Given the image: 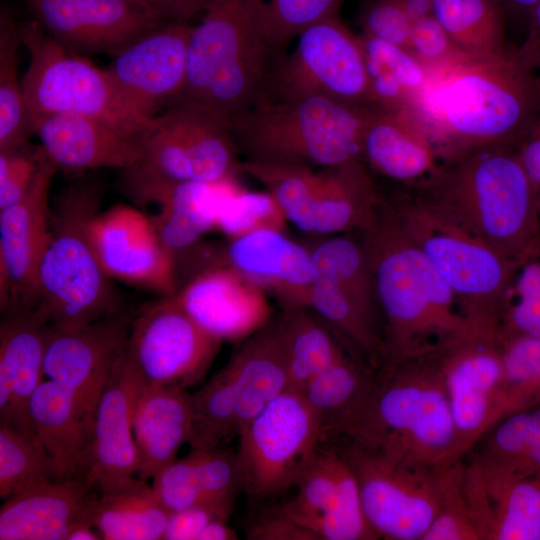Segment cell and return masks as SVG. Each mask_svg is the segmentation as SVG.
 <instances>
[{
    "label": "cell",
    "instance_id": "obj_55",
    "mask_svg": "<svg viewBox=\"0 0 540 540\" xmlns=\"http://www.w3.org/2000/svg\"><path fill=\"white\" fill-rule=\"evenodd\" d=\"M233 506L229 500H205L169 514L163 540H197L213 520H228Z\"/></svg>",
    "mask_w": 540,
    "mask_h": 540
},
{
    "label": "cell",
    "instance_id": "obj_36",
    "mask_svg": "<svg viewBox=\"0 0 540 540\" xmlns=\"http://www.w3.org/2000/svg\"><path fill=\"white\" fill-rule=\"evenodd\" d=\"M169 514L152 485L133 476L98 491L91 522L105 540H160Z\"/></svg>",
    "mask_w": 540,
    "mask_h": 540
},
{
    "label": "cell",
    "instance_id": "obj_22",
    "mask_svg": "<svg viewBox=\"0 0 540 540\" xmlns=\"http://www.w3.org/2000/svg\"><path fill=\"white\" fill-rule=\"evenodd\" d=\"M296 487L281 511L319 540L378 539L365 517L355 473L339 451H319Z\"/></svg>",
    "mask_w": 540,
    "mask_h": 540
},
{
    "label": "cell",
    "instance_id": "obj_10",
    "mask_svg": "<svg viewBox=\"0 0 540 540\" xmlns=\"http://www.w3.org/2000/svg\"><path fill=\"white\" fill-rule=\"evenodd\" d=\"M30 63L22 87L31 119L56 113L106 118L144 130L123 105L106 69L53 39L36 20L19 24Z\"/></svg>",
    "mask_w": 540,
    "mask_h": 540
},
{
    "label": "cell",
    "instance_id": "obj_9",
    "mask_svg": "<svg viewBox=\"0 0 540 540\" xmlns=\"http://www.w3.org/2000/svg\"><path fill=\"white\" fill-rule=\"evenodd\" d=\"M409 239L425 254L477 328L498 332L515 263L420 196L387 203Z\"/></svg>",
    "mask_w": 540,
    "mask_h": 540
},
{
    "label": "cell",
    "instance_id": "obj_14",
    "mask_svg": "<svg viewBox=\"0 0 540 540\" xmlns=\"http://www.w3.org/2000/svg\"><path fill=\"white\" fill-rule=\"evenodd\" d=\"M358 481L378 538L422 540L439 507L441 470L385 457L349 442L340 451Z\"/></svg>",
    "mask_w": 540,
    "mask_h": 540
},
{
    "label": "cell",
    "instance_id": "obj_7",
    "mask_svg": "<svg viewBox=\"0 0 540 540\" xmlns=\"http://www.w3.org/2000/svg\"><path fill=\"white\" fill-rule=\"evenodd\" d=\"M99 202L97 186L83 181L66 189L51 210L35 310L54 329H74L118 313V296L88 233Z\"/></svg>",
    "mask_w": 540,
    "mask_h": 540
},
{
    "label": "cell",
    "instance_id": "obj_21",
    "mask_svg": "<svg viewBox=\"0 0 540 540\" xmlns=\"http://www.w3.org/2000/svg\"><path fill=\"white\" fill-rule=\"evenodd\" d=\"M366 164L361 160L299 170L290 223L308 234L336 235L367 229L382 204Z\"/></svg>",
    "mask_w": 540,
    "mask_h": 540
},
{
    "label": "cell",
    "instance_id": "obj_32",
    "mask_svg": "<svg viewBox=\"0 0 540 540\" xmlns=\"http://www.w3.org/2000/svg\"><path fill=\"white\" fill-rule=\"evenodd\" d=\"M191 431V397L186 389L143 384L133 413L139 478H153L175 461Z\"/></svg>",
    "mask_w": 540,
    "mask_h": 540
},
{
    "label": "cell",
    "instance_id": "obj_34",
    "mask_svg": "<svg viewBox=\"0 0 540 540\" xmlns=\"http://www.w3.org/2000/svg\"><path fill=\"white\" fill-rule=\"evenodd\" d=\"M237 185L235 179L186 182L157 190L144 199L141 204L158 206L155 215L149 217L176 266L181 257L196 251L208 231L216 229L221 206Z\"/></svg>",
    "mask_w": 540,
    "mask_h": 540
},
{
    "label": "cell",
    "instance_id": "obj_30",
    "mask_svg": "<svg viewBox=\"0 0 540 540\" xmlns=\"http://www.w3.org/2000/svg\"><path fill=\"white\" fill-rule=\"evenodd\" d=\"M465 492L481 540H540V474L492 479L471 460Z\"/></svg>",
    "mask_w": 540,
    "mask_h": 540
},
{
    "label": "cell",
    "instance_id": "obj_26",
    "mask_svg": "<svg viewBox=\"0 0 540 540\" xmlns=\"http://www.w3.org/2000/svg\"><path fill=\"white\" fill-rule=\"evenodd\" d=\"M34 134L48 157L67 171L99 168L129 169L141 156V136L115 121L79 113L32 118Z\"/></svg>",
    "mask_w": 540,
    "mask_h": 540
},
{
    "label": "cell",
    "instance_id": "obj_2",
    "mask_svg": "<svg viewBox=\"0 0 540 540\" xmlns=\"http://www.w3.org/2000/svg\"><path fill=\"white\" fill-rule=\"evenodd\" d=\"M381 316L383 359L393 363L434 353L479 329L455 294L382 202L360 232Z\"/></svg>",
    "mask_w": 540,
    "mask_h": 540
},
{
    "label": "cell",
    "instance_id": "obj_4",
    "mask_svg": "<svg viewBox=\"0 0 540 540\" xmlns=\"http://www.w3.org/2000/svg\"><path fill=\"white\" fill-rule=\"evenodd\" d=\"M417 195L514 262L540 241L538 195L511 147L445 162Z\"/></svg>",
    "mask_w": 540,
    "mask_h": 540
},
{
    "label": "cell",
    "instance_id": "obj_16",
    "mask_svg": "<svg viewBox=\"0 0 540 540\" xmlns=\"http://www.w3.org/2000/svg\"><path fill=\"white\" fill-rule=\"evenodd\" d=\"M463 458L503 417L498 332L475 330L436 351Z\"/></svg>",
    "mask_w": 540,
    "mask_h": 540
},
{
    "label": "cell",
    "instance_id": "obj_64",
    "mask_svg": "<svg viewBox=\"0 0 540 540\" xmlns=\"http://www.w3.org/2000/svg\"><path fill=\"white\" fill-rule=\"evenodd\" d=\"M538 215H539V225H540V193L538 195Z\"/></svg>",
    "mask_w": 540,
    "mask_h": 540
},
{
    "label": "cell",
    "instance_id": "obj_41",
    "mask_svg": "<svg viewBox=\"0 0 540 540\" xmlns=\"http://www.w3.org/2000/svg\"><path fill=\"white\" fill-rule=\"evenodd\" d=\"M433 15L469 57H488L506 45V15L497 0H432Z\"/></svg>",
    "mask_w": 540,
    "mask_h": 540
},
{
    "label": "cell",
    "instance_id": "obj_19",
    "mask_svg": "<svg viewBox=\"0 0 540 540\" xmlns=\"http://www.w3.org/2000/svg\"><path fill=\"white\" fill-rule=\"evenodd\" d=\"M45 152V151H44ZM58 167L44 153L26 195L0 210L1 309H35L37 277L49 235V189Z\"/></svg>",
    "mask_w": 540,
    "mask_h": 540
},
{
    "label": "cell",
    "instance_id": "obj_5",
    "mask_svg": "<svg viewBox=\"0 0 540 540\" xmlns=\"http://www.w3.org/2000/svg\"><path fill=\"white\" fill-rule=\"evenodd\" d=\"M265 0H214L193 27L186 80L176 102L230 119L263 94L275 62L265 23Z\"/></svg>",
    "mask_w": 540,
    "mask_h": 540
},
{
    "label": "cell",
    "instance_id": "obj_52",
    "mask_svg": "<svg viewBox=\"0 0 540 540\" xmlns=\"http://www.w3.org/2000/svg\"><path fill=\"white\" fill-rule=\"evenodd\" d=\"M42 146L29 142L0 151V210L22 199L31 188L44 156Z\"/></svg>",
    "mask_w": 540,
    "mask_h": 540
},
{
    "label": "cell",
    "instance_id": "obj_27",
    "mask_svg": "<svg viewBox=\"0 0 540 540\" xmlns=\"http://www.w3.org/2000/svg\"><path fill=\"white\" fill-rule=\"evenodd\" d=\"M214 265L229 266L273 293L282 309L309 307L312 272L309 248L274 229L230 238L215 251Z\"/></svg>",
    "mask_w": 540,
    "mask_h": 540
},
{
    "label": "cell",
    "instance_id": "obj_58",
    "mask_svg": "<svg viewBox=\"0 0 540 540\" xmlns=\"http://www.w3.org/2000/svg\"><path fill=\"white\" fill-rule=\"evenodd\" d=\"M162 20L184 22L205 11L214 0H142Z\"/></svg>",
    "mask_w": 540,
    "mask_h": 540
},
{
    "label": "cell",
    "instance_id": "obj_37",
    "mask_svg": "<svg viewBox=\"0 0 540 540\" xmlns=\"http://www.w3.org/2000/svg\"><path fill=\"white\" fill-rule=\"evenodd\" d=\"M375 370L346 354L301 391L320 420L323 440L346 436L368 397Z\"/></svg>",
    "mask_w": 540,
    "mask_h": 540
},
{
    "label": "cell",
    "instance_id": "obj_49",
    "mask_svg": "<svg viewBox=\"0 0 540 540\" xmlns=\"http://www.w3.org/2000/svg\"><path fill=\"white\" fill-rule=\"evenodd\" d=\"M286 222L268 192H251L237 185L221 206L216 229L230 239L262 229L284 231Z\"/></svg>",
    "mask_w": 540,
    "mask_h": 540
},
{
    "label": "cell",
    "instance_id": "obj_18",
    "mask_svg": "<svg viewBox=\"0 0 540 540\" xmlns=\"http://www.w3.org/2000/svg\"><path fill=\"white\" fill-rule=\"evenodd\" d=\"M59 44L83 55L115 57L162 20L142 0H24Z\"/></svg>",
    "mask_w": 540,
    "mask_h": 540
},
{
    "label": "cell",
    "instance_id": "obj_11",
    "mask_svg": "<svg viewBox=\"0 0 540 540\" xmlns=\"http://www.w3.org/2000/svg\"><path fill=\"white\" fill-rule=\"evenodd\" d=\"M241 489L256 498L296 486L317 456L321 423L301 392L288 389L238 435Z\"/></svg>",
    "mask_w": 540,
    "mask_h": 540
},
{
    "label": "cell",
    "instance_id": "obj_23",
    "mask_svg": "<svg viewBox=\"0 0 540 540\" xmlns=\"http://www.w3.org/2000/svg\"><path fill=\"white\" fill-rule=\"evenodd\" d=\"M129 335L118 313L74 329H54L48 341L44 374L68 392L92 421L105 384Z\"/></svg>",
    "mask_w": 540,
    "mask_h": 540
},
{
    "label": "cell",
    "instance_id": "obj_1",
    "mask_svg": "<svg viewBox=\"0 0 540 540\" xmlns=\"http://www.w3.org/2000/svg\"><path fill=\"white\" fill-rule=\"evenodd\" d=\"M430 74L415 113L445 162L512 147L540 117V67L520 47L466 56Z\"/></svg>",
    "mask_w": 540,
    "mask_h": 540
},
{
    "label": "cell",
    "instance_id": "obj_40",
    "mask_svg": "<svg viewBox=\"0 0 540 540\" xmlns=\"http://www.w3.org/2000/svg\"><path fill=\"white\" fill-rule=\"evenodd\" d=\"M277 320L286 349L289 389L301 392L346 355L341 336L310 307L283 308Z\"/></svg>",
    "mask_w": 540,
    "mask_h": 540
},
{
    "label": "cell",
    "instance_id": "obj_61",
    "mask_svg": "<svg viewBox=\"0 0 540 540\" xmlns=\"http://www.w3.org/2000/svg\"><path fill=\"white\" fill-rule=\"evenodd\" d=\"M503 8L506 18L515 17L527 20L537 0H497Z\"/></svg>",
    "mask_w": 540,
    "mask_h": 540
},
{
    "label": "cell",
    "instance_id": "obj_15",
    "mask_svg": "<svg viewBox=\"0 0 540 540\" xmlns=\"http://www.w3.org/2000/svg\"><path fill=\"white\" fill-rule=\"evenodd\" d=\"M221 342L169 295L135 319L125 355L144 385L187 389L203 379Z\"/></svg>",
    "mask_w": 540,
    "mask_h": 540
},
{
    "label": "cell",
    "instance_id": "obj_45",
    "mask_svg": "<svg viewBox=\"0 0 540 540\" xmlns=\"http://www.w3.org/2000/svg\"><path fill=\"white\" fill-rule=\"evenodd\" d=\"M503 417L540 404V336H500Z\"/></svg>",
    "mask_w": 540,
    "mask_h": 540
},
{
    "label": "cell",
    "instance_id": "obj_17",
    "mask_svg": "<svg viewBox=\"0 0 540 540\" xmlns=\"http://www.w3.org/2000/svg\"><path fill=\"white\" fill-rule=\"evenodd\" d=\"M193 26L163 21L114 57L106 69L128 113L146 126L180 96Z\"/></svg>",
    "mask_w": 540,
    "mask_h": 540
},
{
    "label": "cell",
    "instance_id": "obj_24",
    "mask_svg": "<svg viewBox=\"0 0 540 540\" xmlns=\"http://www.w3.org/2000/svg\"><path fill=\"white\" fill-rule=\"evenodd\" d=\"M172 297L199 326L221 341L247 338L270 321L267 291L226 265L197 272Z\"/></svg>",
    "mask_w": 540,
    "mask_h": 540
},
{
    "label": "cell",
    "instance_id": "obj_20",
    "mask_svg": "<svg viewBox=\"0 0 540 540\" xmlns=\"http://www.w3.org/2000/svg\"><path fill=\"white\" fill-rule=\"evenodd\" d=\"M93 249L111 279L172 295L178 289L174 257L161 242L148 214L116 204L91 218Z\"/></svg>",
    "mask_w": 540,
    "mask_h": 540
},
{
    "label": "cell",
    "instance_id": "obj_50",
    "mask_svg": "<svg viewBox=\"0 0 540 540\" xmlns=\"http://www.w3.org/2000/svg\"><path fill=\"white\" fill-rule=\"evenodd\" d=\"M195 477L203 500L233 501L241 489V477L237 454L221 449H191Z\"/></svg>",
    "mask_w": 540,
    "mask_h": 540
},
{
    "label": "cell",
    "instance_id": "obj_35",
    "mask_svg": "<svg viewBox=\"0 0 540 540\" xmlns=\"http://www.w3.org/2000/svg\"><path fill=\"white\" fill-rule=\"evenodd\" d=\"M28 412L33 432L53 462L56 478L81 477L93 423L75 399L46 379L32 394Z\"/></svg>",
    "mask_w": 540,
    "mask_h": 540
},
{
    "label": "cell",
    "instance_id": "obj_13",
    "mask_svg": "<svg viewBox=\"0 0 540 540\" xmlns=\"http://www.w3.org/2000/svg\"><path fill=\"white\" fill-rule=\"evenodd\" d=\"M308 248L309 307L378 367L383 359L382 323L362 242L337 235Z\"/></svg>",
    "mask_w": 540,
    "mask_h": 540
},
{
    "label": "cell",
    "instance_id": "obj_59",
    "mask_svg": "<svg viewBox=\"0 0 540 540\" xmlns=\"http://www.w3.org/2000/svg\"><path fill=\"white\" fill-rule=\"evenodd\" d=\"M520 48L540 67V0H537L530 13L527 36Z\"/></svg>",
    "mask_w": 540,
    "mask_h": 540
},
{
    "label": "cell",
    "instance_id": "obj_39",
    "mask_svg": "<svg viewBox=\"0 0 540 540\" xmlns=\"http://www.w3.org/2000/svg\"><path fill=\"white\" fill-rule=\"evenodd\" d=\"M373 105L415 114L426 94L430 74L406 49L359 36Z\"/></svg>",
    "mask_w": 540,
    "mask_h": 540
},
{
    "label": "cell",
    "instance_id": "obj_43",
    "mask_svg": "<svg viewBox=\"0 0 540 540\" xmlns=\"http://www.w3.org/2000/svg\"><path fill=\"white\" fill-rule=\"evenodd\" d=\"M191 449H208L235 433V393L227 365L194 393H190Z\"/></svg>",
    "mask_w": 540,
    "mask_h": 540
},
{
    "label": "cell",
    "instance_id": "obj_6",
    "mask_svg": "<svg viewBox=\"0 0 540 540\" xmlns=\"http://www.w3.org/2000/svg\"><path fill=\"white\" fill-rule=\"evenodd\" d=\"M369 107L321 96H261L229 122L246 161L330 168L361 160Z\"/></svg>",
    "mask_w": 540,
    "mask_h": 540
},
{
    "label": "cell",
    "instance_id": "obj_63",
    "mask_svg": "<svg viewBox=\"0 0 540 540\" xmlns=\"http://www.w3.org/2000/svg\"><path fill=\"white\" fill-rule=\"evenodd\" d=\"M102 539L100 533L93 526L91 521L82 520L77 522L69 530L66 540H99Z\"/></svg>",
    "mask_w": 540,
    "mask_h": 540
},
{
    "label": "cell",
    "instance_id": "obj_54",
    "mask_svg": "<svg viewBox=\"0 0 540 540\" xmlns=\"http://www.w3.org/2000/svg\"><path fill=\"white\" fill-rule=\"evenodd\" d=\"M152 487L170 513L204 501L188 455L160 470L153 477Z\"/></svg>",
    "mask_w": 540,
    "mask_h": 540
},
{
    "label": "cell",
    "instance_id": "obj_42",
    "mask_svg": "<svg viewBox=\"0 0 540 540\" xmlns=\"http://www.w3.org/2000/svg\"><path fill=\"white\" fill-rule=\"evenodd\" d=\"M22 44L19 24L11 14H0V151L28 143L33 131L22 80L17 72V51Z\"/></svg>",
    "mask_w": 540,
    "mask_h": 540
},
{
    "label": "cell",
    "instance_id": "obj_46",
    "mask_svg": "<svg viewBox=\"0 0 540 540\" xmlns=\"http://www.w3.org/2000/svg\"><path fill=\"white\" fill-rule=\"evenodd\" d=\"M498 335L540 336V241L515 263Z\"/></svg>",
    "mask_w": 540,
    "mask_h": 540
},
{
    "label": "cell",
    "instance_id": "obj_57",
    "mask_svg": "<svg viewBox=\"0 0 540 540\" xmlns=\"http://www.w3.org/2000/svg\"><path fill=\"white\" fill-rule=\"evenodd\" d=\"M519 161L537 195L540 193V117L519 141Z\"/></svg>",
    "mask_w": 540,
    "mask_h": 540
},
{
    "label": "cell",
    "instance_id": "obj_31",
    "mask_svg": "<svg viewBox=\"0 0 540 540\" xmlns=\"http://www.w3.org/2000/svg\"><path fill=\"white\" fill-rule=\"evenodd\" d=\"M433 143L414 114L372 105L361 141V160L378 173L404 183L421 182L439 165Z\"/></svg>",
    "mask_w": 540,
    "mask_h": 540
},
{
    "label": "cell",
    "instance_id": "obj_12",
    "mask_svg": "<svg viewBox=\"0 0 540 540\" xmlns=\"http://www.w3.org/2000/svg\"><path fill=\"white\" fill-rule=\"evenodd\" d=\"M261 96H321L353 107L372 106L359 36L339 14L309 26L297 36L293 52L273 64Z\"/></svg>",
    "mask_w": 540,
    "mask_h": 540
},
{
    "label": "cell",
    "instance_id": "obj_48",
    "mask_svg": "<svg viewBox=\"0 0 540 540\" xmlns=\"http://www.w3.org/2000/svg\"><path fill=\"white\" fill-rule=\"evenodd\" d=\"M265 23L275 62L288 44L309 26L339 14L345 0H265Z\"/></svg>",
    "mask_w": 540,
    "mask_h": 540
},
{
    "label": "cell",
    "instance_id": "obj_62",
    "mask_svg": "<svg viewBox=\"0 0 540 540\" xmlns=\"http://www.w3.org/2000/svg\"><path fill=\"white\" fill-rule=\"evenodd\" d=\"M411 22L433 14L432 0H399Z\"/></svg>",
    "mask_w": 540,
    "mask_h": 540
},
{
    "label": "cell",
    "instance_id": "obj_38",
    "mask_svg": "<svg viewBox=\"0 0 540 540\" xmlns=\"http://www.w3.org/2000/svg\"><path fill=\"white\" fill-rule=\"evenodd\" d=\"M476 446L472 460L486 477L507 479L540 474V404L502 417Z\"/></svg>",
    "mask_w": 540,
    "mask_h": 540
},
{
    "label": "cell",
    "instance_id": "obj_47",
    "mask_svg": "<svg viewBox=\"0 0 540 540\" xmlns=\"http://www.w3.org/2000/svg\"><path fill=\"white\" fill-rule=\"evenodd\" d=\"M422 540H481L465 492L463 459L442 469L438 511Z\"/></svg>",
    "mask_w": 540,
    "mask_h": 540
},
{
    "label": "cell",
    "instance_id": "obj_3",
    "mask_svg": "<svg viewBox=\"0 0 540 540\" xmlns=\"http://www.w3.org/2000/svg\"><path fill=\"white\" fill-rule=\"evenodd\" d=\"M435 353L379 365L345 438L385 457L434 470L463 459Z\"/></svg>",
    "mask_w": 540,
    "mask_h": 540
},
{
    "label": "cell",
    "instance_id": "obj_53",
    "mask_svg": "<svg viewBox=\"0 0 540 540\" xmlns=\"http://www.w3.org/2000/svg\"><path fill=\"white\" fill-rule=\"evenodd\" d=\"M358 22L362 35L409 49L412 22L399 0H362Z\"/></svg>",
    "mask_w": 540,
    "mask_h": 540
},
{
    "label": "cell",
    "instance_id": "obj_28",
    "mask_svg": "<svg viewBox=\"0 0 540 540\" xmlns=\"http://www.w3.org/2000/svg\"><path fill=\"white\" fill-rule=\"evenodd\" d=\"M0 326V424L34 433L29 401L44 380L52 326L35 309H9Z\"/></svg>",
    "mask_w": 540,
    "mask_h": 540
},
{
    "label": "cell",
    "instance_id": "obj_56",
    "mask_svg": "<svg viewBox=\"0 0 540 540\" xmlns=\"http://www.w3.org/2000/svg\"><path fill=\"white\" fill-rule=\"evenodd\" d=\"M247 536L253 540H319L314 532L293 521L281 510L255 522Z\"/></svg>",
    "mask_w": 540,
    "mask_h": 540
},
{
    "label": "cell",
    "instance_id": "obj_8",
    "mask_svg": "<svg viewBox=\"0 0 540 540\" xmlns=\"http://www.w3.org/2000/svg\"><path fill=\"white\" fill-rule=\"evenodd\" d=\"M230 122L196 104L175 102L141 136V156L125 171V186L141 203L153 192L186 183H217L241 173Z\"/></svg>",
    "mask_w": 540,
    "mask_h": 540
},
{
    "label": "cell",
    "instance_id": "obj_29",
    "mask_svg": "<svg viewBox=\"0 0 540 540\" xmlns=\"http://www.w3.org/2000/svg\"><path fill=\"white\" fill-rule=\"evenodd\" d=\"M93 490L84 478L71 477L10 496L0 509V540H66L74 524L91 521Z\"/></svg>",
    "mask_w": 540,
    "mask_h": 540
},
{
    "label": "cell",
    "instance_id": "obj_44",
    "mask_svg": "<svg viewBox=\"0 0 540 540\" xmlns=\"http://www.w3.org/2000/svg\"><path fill=\"white\" fill-rule=\"evenodd\" d=\"M54 479L53 462L36 435L0 424V497Z\"/></svg>",
    "mask_w": 540,
    "mask_h": 540
},
{
    "label": "cell",
    "instance_id": "obj_60",
    "mask_svg": "<svg viewBox=\"0 0 540 540\" xmlns=\"http://www.w3.org/2000/svg\"><path fill=\"white\" fill-rule=\"evenodd\" d=\"M238 536L228 525V520L216 519L211 521L199 534L197 540H235Z\"/></svg>",
    "mask_w": 540,
    "mask_h": 540
},
{
    "label": "cell",
    "instance_id": "obj_25",
    "mask_svg": "<svg viewBox=\"0 0 540 540\" xmlns=\"http://www.w3.org/2000/svg\"><path fill=\"white\" fill-rule=\"evenodd\" d=\"M142 385L124 352L105 384L94 415L81 476L92 489L100 491L137 474L133 413Z\"/></svg>",
    "mask_w": 540,
    "mask_h": 540
},
{
    "label": "cell",
    "instance_id": "obj_33",
    "mask_svg": "<svg viewBox=\"0 0 540 540\" xmlns=\"http://www.w3.org/2000/svg\"><path fill=\"white\" fill-rule=\"evenodd\" d=\"M235 393V433L289 389L287 356L278 320L269 321L234 352L226 364Z\"/></svg>",
    "mask_w": 540,
    "mask_h": 540
},
{
    "label": "cell",
    "instance_id": "obj_51",
    "mask_svg": "<svg viewBox=\"0 0 540 540\" xmlns=\"http://www.w3.org/2000/svg\"><path fill=\"white\" fill-rule=\"evenodd\" d=\"M408 51L429 73L468 56L433 14L412 22Z\"/></svg>",
    "mask_w": 540,
    "mask_h": 540
}]
</instances>
